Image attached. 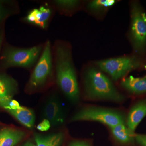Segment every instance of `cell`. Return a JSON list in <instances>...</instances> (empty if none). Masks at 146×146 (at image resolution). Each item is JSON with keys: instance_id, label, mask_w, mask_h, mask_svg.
<instances>
[{"instance_id": "obj_25", "label": "cell", "mask_w": 146, "mask_h": 146, "mask_svg": "<svg viewBox=\"0 0 146 146\" xmlns=\"http://www.w3.org/2000/svg\"><path fill=\"white\" fill-rule=\"evenodd\" d=\"M23 146H35V145L32 142L28 141L26 143L24 144Z\"/></svg>"}, {"instance_id": "obj_2", "label": "cell", "mask_w": 146, "mask_h": 146, "mask_svg": "<svg viewBox=\"0 0 146 146\" xmlns=\"http://www.w3.org/2000/svg\"><path fill=\"white\" fill-rule=\"evenodd\" d=\"M84 94L91 100H103L120 103L125 97L118 91L104 74L94 68H89L84 77Z\"/></svg>"}, {"instance_id": "obj_14", "label": "cell", "mask_w": 146, "mask_h": 146, "mask_svg": "<svg viewBox=\"0 0 146 146\" xmlns=\"http://www.w3.org/2000/svg\"><path fill=\"white\" fill-rule=\"evenodd\" d=\"M121 85L129 93L133 95L146 94V78L130 76L123 80Z\"/></svg>"}, {"instance_id": "obj_24", "label": "cell", "mask_w": 146, "mask_h": 146, "mask_svg": "<svg viewBox=\"0 0 146 146\" xmlns=\"http://www.w3.org/2000/svg\"><path fill=\"white\" fill-rule=\"evenodd\" d=\"M3 33L2 30H0V50L3 40Z\"/></svg>"}, {"instance_id": "obj_26", "label": "cell", "mask_w": 146, "mask_h": 146, "mask_svg": "<svg viewBox=\"0 0 146 146\" xmlns=\"http://www.w3.org/2000/svg\"><path fill=\"white\" fill-rule=\"evenodd\" d=\"M143 16L144 21H145V22L146 23V15L145 13H143Z\"/></svg>"}, {"instance_id": "obj_1", "label": "cell", "mask_w": 146, "mask_h": 146, "mask_svg": "<svg viewBox=\"0 0 146 146\" xmlns=\"http://www.w3.org/2000/svg\"><path fill=\"white\" fill-rule=\"evenodd\" d=\"M52 48L58 86L71 101L77 102L80 90L70 48L61 42H56Z\"/></svg>"}, {"instance_id": "obj_4", "label": "cell", "mask_w": 146, "mask_h": 146, "mask_svg": "<svg viewBox=\"0 0 146 146\" xmlns=\"http://www.w3.org/2000/svg\"><path fill=\"white\" fill-rule=\"evenodd\" d=\"M126 117L122 112L104 108L89 106L79 110L71 118V122L93 121L112 127L126 123Z\"/></svg>"}, {"instance_id": "obj_8", "label": "cell", "mask_w": 146, "mask_h": 146, "mask_svg": "<svg viewBox=\"0 0 146 146\" xmlns=\"http://www.w3.org/2000/svg\"><path fill=\"white\" fill-rule=\"evenodd\" d=\"M52 6L48 3L30 11L24 18L26 23L46 29L52 15Z\"/></svg>"}, {"instance_id": "obj_11", "label": "cell", "mask_w": 146, "mask_h": 146, "mask_svg": "<svg viewBox=\"0 0 146 146\" xmlns=\"http://www.w3.org/2000/svg\"><path fill=\"white\" fill-rule=\"evenodd\" d=\"M145 116L146 98L137 102L130 108L126 117V125L134 132L139 124Z\"/></svg>"}, {"instance_id": "obj_10", "label": "cell", "mask_w": 146, "mask_h": 146, "mask_svg": "<svg viewBox=\"0 0 146 146\" xmlns=\"http://www.w3.org/2000/svg\"><path fill=\"white\" fill-rule=\"evenodd\" d=\"M18 90L16 80L4 74H0V106L3 108L12 99Z\"/></svg>"}, {"instance_id": "obj_7", "label": "cell", "mask_w": 146, "mask_h": 146, "mask_svg": "<svg viewBox=\"0 0 146 146\" xmlns=\"http://www.w3.org/2000/svg\"><path fill=\"white\" fill-rule=\"evenodd\" d=\"M131 11V40L135 52L142 54L146 49V23L143 13L136 2L132 3Z\"/></svg>"}, {"instance_id": "obj_15", "label": "cell", "mask_w": 146, "mask_h": 146, "mask_svg": "<svg viewBox=\"0 0 146 146\" xmlns=\"http://www.w3.org/2000/svg\"><path fill=\"white\" fill-rule=\"evenodd\" d=\"M7 111L26 127L32 129L34 126L35 116L31 110L21 106L18 109L9 110Z\"/></svg>"}, {"instance_id": "obj_23", "label": "cell", "mask_w": 146, "mask_h": 146, "mask_svg": "<svg viewBox=\"0 0 146 146\" xmlns=\"http://www.w3.org/2000/svg\"><path fill=\"white\" fill-rule=\"evenodd\" d=\"M68 146H90L87 142L84 141H72Z\"/></svg>"}, {"instance_id": "obj_20", "label": "cell", "mask_w": 146, "mask_h": 146, "mask_svg": "<svg viewBox=\"0 0 146 146\" xmlns=\"http://www.w3.org/2000/svg\"><path fill=\"white\" fill-rule=\"evenodd\" d=\"M50 127L51 123L47 119H44L37 125V129L40 131H47L50 129Z\"/></svg>"}, {"instance_id": "obj_5", "label": "cell", "mask_w": 146, "mask_h": 146, "mask_svg": "<svg viewBox=\"0 0 146 146\" xmlns=\"http://www.w3.org/2000/svg\"><path fill=\"white\" fill-rule=\"evenodd\" d=\"M27 84L30 90H35L45 86L52 76L53 70L52 48L49 40L44 44V49Z\"/></svg>"}, {"instance_id": "obj_9", "label": "cell", "mask_w": 146, "mask_h": 146, "mask_svg": "<svg viewBox=\"0 0 146 146\" xmlns=\"http://www.w3.org/2000/svg\"><path fill=\"white\" fill-rule=\"evenodd\" d=\"M43 116L48 120L51 125L56 126L65 121V112L59 101L54 97L49 99L43 109Z\"/></svg>"}, {"instance_id": "obj_6", "label": "cell", "mask_w": 146, "mask_h": 146, "mask_svg": "<svg viewBox=\"0 0 146 146\" xmlns=\"http://www.w3.org/2000/svg\"><path fill=\"white\" fill-rule=\"evenodd\" d=\"M96 64L102 71L117 81L130 71L139 68L141 63L135 56H126L100 60Z\"/></svg>"}, {"instance_id": "obj_19", "label": "cell", "mask_w": 146, "mask_h": 146, "mask_svg": "<svg viewBox=\"0 0 146 146\" xmlns=\"http://www.w3.org/2000/svg\"><path fill=\"white\" fill-rule=\"evenodd\" d=\"M115 2V0H95L89 3L87 8L91 11H100L105 8L112 6Z\"/></svg>"}, {"instance_id": "obj_22", "label": "cell", "mask_w": 146, "mask_h": 146, "mask_svg": "<svg viewBox=\"0 0 146 146\" xmlns=\"http://www.w3.org/2000/svg\"><path fill=\"white\" fill-rule=\"evenodd\" d=\"M135 141L141 146H146V134H135Z\"/></svg>"}, {"instance_id": "obj_16", "label": "cell", "mask_w": 146, "mask_h": 146, "mask_svg": "<svg viewBox=\"0 0 146 146\" xmlns=\"http://www.w3.org/2000/svg\"><path fill=\"white\" fill-rule=\"evenodd\" d=\"M36 146H60L64 139V134L60 132L49 136H41L35 134Z\"/></svg>"}, {"instance_id": "obj_12", "label": "cell", "mask_w": 146, "mask_h": 146, "mask_svg": "<svg viewBox=\"0 0 146 146\" xmlns=\"http://www.w3.org/2000/svg\"><path fill=\"white\" fill-rule=\"evenodd\" d=\"M112 137L123 145H130L135 142V134L129 128L126 123L120 124L109 127Z\"/></svg>"}, {"instance_id": "obj_13", "label": "cell", "mask_w": 146, "mask_h": 146, "mask_svg": "<svg viewBox=\"0 0 146 146\" xmlns=\"http://www.w3.org/2000/svg\"><path fill=\"white\" fill-rule=\"evenodd\" d=\"M25 132L23 131L6 127L0 130V146H15L24 138Z\"/></svg>"}, {"instance_id": "obj_18", "label": "cell", "mask_w": 146, "mask_h": 146, "mask_svg": "<svg viewBox=\"0 0 146 146\" xmlns=\"http://www.w3.org/2000/svg\"><path fill=\"white\" fill-rule=\"evenodd\" d=\"M11 2L0 1V24L8 17L17 13L18 9L13 7L10 4Z\"/></svg>"}, {"instance_id": "obj_21", "label": "cell", "mask_w": 146, "mask_h": 146, "mask_svg": "<svg viewBox=\"0 0 146 146\" xmlns=\"http://www.w3.org/2000/svg\"><path fill=\"white\" fill-rule=\"evenodd\" d=\"M21 106L19 104L18 102L15 100L12 99L9 102L7 105L5 106L3 108L6 110H15L21 108Z\"/></svg>"}, {"instance_id": "obj_17", "label": "cell", "mask_w": 146, "mask_h": 146, "mask_svg": "<svg viewBox=\"0 0 146 146\" xmlns=\"http://www.w3.org/2000/svg\"><path fill=\"white\" fill-rule=\"evenodd\" d=\"M80 3L76 0H55L52 2L53 6L61 12L74 10L79 5Z\"/></svg>"}, {"instance_id": "obj_3", "label": "cell", "mask_w": 146, "mask_h": 146, "mask_svg": "<svg viewBox=\"0 0 146 146\" xmlns=\"http://www.w3.org/2000/svg\"><path fill=\"white\" fill-rule=\"evenodd\" d=\"M44 47V44L28 48L7 46L1 56V67L3 68L18 67L31 69L36 65Z\"/></svg>"}]
</instances>
